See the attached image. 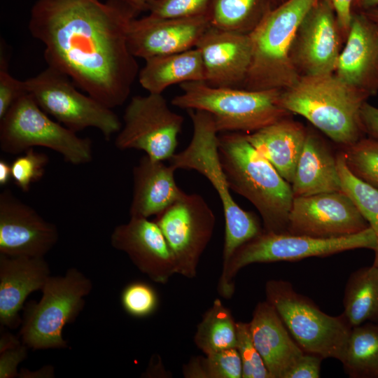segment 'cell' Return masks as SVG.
<instances>
[{"label":"cell","instance_id":"6da1fadb","mask_svg":"<svg viewBox=\"0 0 378 378\" xmlns=\"http://www.w3.org/2000/svg\"><path fill=\"white\" fill-rule=\"evenodd\" d=\"M140 12L122 0H36L28 27L43 43L48 66L113 108L125 103L139 72L127 34Z\"/></svg>","mask_w":378,"mask_h":378},{"label":"cell","instance_id":"7a4b0ae2","mask_svg":"<svg viewBox=\"0 0 378 378\" xmlns=\"http://www.w3.org/2000/svg\"><path fill=\"white\" fill-rule=\"evenodd\" d=\"M218 150L230 188L257 209L263 231L286 232L294 197L291 184L249 143L245 133L218 136Z\"/></svg>","mask_w":378,"mask_h":378},{"label":"cell","instance_id":"3957f363","mask_svg":"<svg viewBox=\"0 0 378 378\" xmlns=\"http://www.w3.org/2000/svg\"><path fill=\"white\" fill-rule=\"evenodd\" d=\"M368 98L330 74L300 76L293 86L281 90L279 104L343 147L363 137L360 109Z\"/></svg>","mask_w":378,"mask_h":378},{"label":"cell","instance_id":"277c9868","mask_svg":"<svg viewBox=\"0 0 378 378\" xmlns=\"http://www.w3.org/2000/svg\"><path fill=\"white\" fill-rule=\"evenodd\" d=\"M193 127L189 145L169 160L175 169H193L204 175L218 192L223 208L225 230L223 251L224 272L237 249L260 234L263 229L258 217L242 209L230 192L218 155V132L212 115L204 111L187 110Z\"/></svg>","mask_w":378,"mask_h":378},{"label":"cell","instance_id":"5b68a950","mask_svg":"<svg viewBox=\"0 0 378 378\" xmlns=\"http://www.w3.org/2000/svg\"><path fill=\"white\" fill-rule=\"evenodd\" d=\"M318 0H286L271 8L249 34L252 59L242 89L283 90L300 76L290 58L297 30Z\"/></svg>","mask_w":378,"mask_h":378},{"label":"cell","instance_id":"8992f818","mask_svg":"<svg viewBox=\"0 0 378 378\" xmlns=\"http://www.w3.org/2000/svg\"><path fill=\"white\" fill-rule=\"evenodd\" d=\"M180 87L183 92L172 99V104L209 113L218 132L250 134L290 115L279 104L280 90L213 87L204 81L186 82Z\"/></svg>","mask_w":378,"mask_h":378},{"label":"cell","instance_id":"52a82bcc","mask_svg":"<svg viewBox=\"0 0 378 378\" xmlns=\"http://www.w3.org/2000/svg\"><path fill=\"white\" fill-rule=\"evenodd\" d=\"M92 287V281L76 267L63 276H50L41 299L24 304L19 332L22 342L33 350L69 348L63 329L76 320Z\"/></svg>","mask_w":378,"mask_h":378},{"label":"cell","instance_id":"ba28073f","mask_svg":"<svg viewBox=\"0 0 378 378\" xmlns=\"http://www.w3.org/2000/svg\"><path fill=\"white\" fill-rule=\"evenodd\" d=\"M377 240L370 227L357 234L336 238H315L288 232H262L239 246L220 274L218 293L230 299L234 292V279L244 267L253 263L295 261L310 257H326L356 248L374 250Z\"/></svg>","mask_w":378,"mask_h":378},{"label":"cell","instance_id":"9c48e42d","mask_svg":"<svg viewBox=\"0 0 378 378\" xmlns=\"http://www.w3.org/2000/svg\"><path fill=\"white\" fill-rule=\"evenodd\" d=\"M265 294L267 301L305 353L342 361L352 329L343 314L337 316L326 314L284 280L268 281Z\"/></svg>","mask_w":378,"mask_h":378},{"label":"cell","instance_id":"30bf717a","mask_svg":"<svg viewBox=\"0 0 378 378\" xmlns=\"http://www.w3.org/2000/svg\"><path fill=\"white\" fill-rule=\"evenodd\" d=\"M34 146L51 149L72 164L92 160V141L50 119L27 92L0 120V148L3 152L19 154Z\"/></svg>","mask_w":378,"mask_h":378},{"label":"cell","instance_id":"8fae6325","mask_svg":"<svg viewBox=\"0 0 378 378\" xmlns=\"http://www.w3.org/2000/svg\"><path fill=\"white\" fill-rule=\"evenodd\" d=\"M24 83L43 111L76 133L94 127L110 140L122 127L112 108L78 91L71 79L60 71L48 66Z\"/></svg>","mask_w":378,"mask_h":378},{"label":"cell","instance_id":"7c38bea8","mask_svg":"<svg viewBox=\"0 0 378 378\" xmlns=\"http://www.w3.org/2000/svg\"><path fill=\"white\" fill-rule=\"evenodd\" d=\"M115 146L143 150L150 158L169 160L178 146L184 118L172 111L162 94L134 96L123 115Z\"/></svg>","mask_w":378,"mask_h":378},{"label":"cell","instance_id":"4fadbf2b","mask_svg":"<svg viewBox=\"0 0 378 378\" xmlns=\"http://www.w3.org/2000/svg\"><path fill=\"white\" fill-rule=\"evenodd\" d=\"M154 221L174 254L177 274L194 278L216 223V216L207 202L200 195L184 192Z\"/></svg>","mask_w":378,"mask_h":378},{"label":"cell","instance_id":"5bb4252c","mask_svg":"<svg viewBox=\"0 0 378 378\" xmlns=\"http://www.w3.org/2000/svg\"><path fill=\"white\" fill-rule=\"evenodd\" d=\"M370 225L343 191L293 197L287 232L315 238L357 234Z\"/></svg>","mask_w":378,"mask_h":378},{"label":"cell","instance_id":"9a60e30c","mask_svg":"<svg viewBox=\"0 0 378 378\" xmlns=\"http://www.w3.org/2000/svg\"><path fill=\"white\" fill-rule=\"evenodd\" d=\"M344 38L329 0H318L301 22L290 58L300 76L334 74Z\"/></svg>","mask_w":378,"mask_h":378},{"label":"cell","instance_id":"2e32d148","mask_svg":"<svg viewBox=\"0 0 378 378\" xmlns=\"http://www.w3.org/2000/svg\"><path fill=\"white\" fill-rule=\"evenodd\" d=\"M57 227L10 190L0 194V254L44 257L57 244Z\"/></svg>","mask_w":378,"mask_h":378},{"label":"cell","instance_id":"e0dca14e","mask_svg":"<svg viewBox=\"0 0 378 378\" xmlns=\"http://www.w3.org/2000/svg\"><path fill=\"white\" fill-rule=\"evenodd\" d=\"M211 27L208 15L161 18L150 15L134 18L130 23L127 42L131 53L145 60L195 48Z\"/></svg>","mask_w":378,"mask_h":378},{"label":"cell","instance_id":"ac0fdd59","mask_svg":"<svg viewBox=\"0 0 378 378\" xmlns=\"http://www.w3.org/2000/svg\"><path fill=\"white\" fill-rule=\"evenodd\" d=\"M111 244L125 253L142 273L156 283L166 284L177 273L174 254L155 221L130 217L127 223L114 228Z\"/></svg>","mask_w":378,"mask_h":378},{"label":"cell","instance_id":"d6986e66","mask_svg":"<svg viewBox=\"0 0 378 378\" xmlns=\"http://www.w3.org/2000/svg\"><path fill=\"white\" fill-rule=\"evenodd\" d=\"M195 48L202 59L206 84L213 87L242 88L252 59L249 34L211 26Z\"/></svg>","mask_w":378,"mask_h":378},{"label":"cell","instance_id":"ffe728a7","mask_svg":"<svg viewBox=\"0 0 378 378\" xmlns=\"http://www.w3.org/2000/svg\"><path fill=\"white\" fill-rule=\"evenodd\" d=\"M335 74L369 97L378 92V23L354 12Z\"/></svg>","mask_w":378,"mask_h":378},{"label":"cell","instance_id":"44dd1931","mask_svg":"<svg viewBox=\"0 0 378 378\" xmlns=\"http://www.w3.org/2000/svg\"><path fill=\"white\" fill-rule=\"evenodd\" d=\"M51 276L43 257L0 254V324L10 329L22 323L20 312L27 298L41 290Z\"/></svg>","mask_w":378,"mask_h":378},{"label":"cell","instance_id":"7402d4cb","mask_svg":"<svg viewBox=\"0 0 378 378\" xmlns=\"http://www.w3.org/2000/svg\"><path fill=\"white\" fill-rule=\"evenodd\" d=\"M254 344L271 378H286L304 351L290 335L274 307L259 302L249 323Z\"/></svg>","mask_w":378,"mask_h":378},{"label":"cell","instance_id":"603a6c76","mask_svg":"<svg viewBox=\"0 0 378 378\" xmlns=\"http://www.w3.org/2000/svg\"><path fill=\"white\" fill-rule=\"evenodd\" d=\"M175 170L146 154L141 158L132 169L130 217L157 216L184 192L175 181Z\"/></svg>","mask_w":378,"mask_h":378},{"label":"cell","instance_id":"cb8c5ba5","mask_svg":"<svg viewBox=\"0 0 378 378\" xmlns=\"http://www.w3.org/2000/svg\"><path fill=\"white\" fill-rule=\"evenodd\" d=\"M307 132L302 124L288 116L245 135L249 143L291 184Z\"/></svg>","mask_w":378,"mask_h":378},{"label":"cell","instance_id":"d4e9b609","mask_svg":"<svg viewBox=\"0 0 378 378\" xmlns=\"http://www.w3.org/2000/svg\"><path fill=\"white\" fill-rule=\"evenodd\" d=\"M291 187L294 197L342 190L337 154L312 131L307 132Z\"/></svg>","mask_w":378,"mask_h":378},{"label":"cell","instance_id":"484cf974","mask_svg":"<svg viewBox=\"0 0 378 378\" xmlns=\"http://www.w3.org/2000/svg\"><path fill=\"white\" fill-rule=\"evenodd\" d=\"M145 61L138 78L141 87L148 93L162 94L174 84L205 80L202 59L196 48Z\"/></svg>","mask_w":378,"mask_h":378},{"label":"cell","instance_id":"4316f807","mask_svg":"<svg viewBox=\"0 0 378 378\" xmlns=\"http://www.w3.org/2000/svg\"><path fill=\"white\" fill-rule=\"evenodd\" d=\"M343 314L353 328L366 322L378 323V267L354 271L346 284Z\"/></svg>","mask_w":378,"mask_h":378},{"label":"cell","instance_id":"83f0119b","mask_svg":"<svg viewBox=\"0 0 378 378\" xmlns=\"http://www.w3.org/2000/svg\"><path fill=\"white\" fill-rule=\"evenodd\" d=\"M341 363L351 378H378V323L352 328Z\"/></svg>","mask_w":378,"mask_h":378},{"label":"cell","instance_id":"f1b7e54d","mask_svg":"<svg viewBox=\"0 0 378 378\" xmlns=\"http://www.w3.org/2000/svg\"><path fill=\"white\" fill-rule=\"evenodd\" d=\"M270 9L267 0H211L207 15L213 27L249 34Z\"/></svg>","mask_w":378,"mask_h":378},{"label":"cell","instance_id":"f546056e","mask_svg":"<svg viewBox=\"0 0 378 378\" xmlns=\"http://www.w3.org/2000/svg\"><path fill=\"white\" fill-rule=\"evenodd\" d=\"M194 341L205 355L237 347V323L219 299L204 313Z\"/></svg>","mask_w":378,"mask_h":378},{"label":"cell","instance_id":"4dcf8cb0","mask_svg":"<svg viewBox=\"0 0 378 378\" xmlns=\"http://www.w3.org/2000/svg\"><path fill=\"white\" fill-rule=\"evenodd\" d=\"M337 164L342 190L352 200L374 232L377 246L372 265L378 267V189L351 172L341 150L337 153Z\"/></svg>","mask_w":378,"mask_h":378},{"label":"cell","instance_id":"1f68e13d","mask_svg":"<svg viewBox=\"0 0 378 378\" xmlns=\"http://www.w3.org/2000/svg\"><path fill=\"white\" fill-rule=\"evenodd\" d=\"M195 357L183 367L188 378H241L242 363L237 348Z\"/></svg>","mask_w":378,"mask_h":378},{"label":"cell","instance_id":"d6a6232c","mask_svg":"<svg viewBox=\"0 0 378 378\" xmlns=\"http://www.w3.org/2000/svg\"><path fill=\"white\" fill-rule=\"evenodd\" d=\"M346 164L357 178L378 189V140L368 136L341 147Z\"/></svg>","mask_w":378,"mask_h":378},{"label":"cell","instance_id":"836d02e7","mask_svg":"<svg viewBox=\"0 0 378 378\" xmlns=\"http://www.w3.org/2000/svg\"><path fill=\"white\" fill-rule=\"evenodd\" d=\"M120 302L130 315L143 318L153 314L158 306L155 290L143 281H133L126 285L120 295Z\"/></svg>","mask_w":378,"mask_h":378},{"label":"cell","instance_id":"e575fe53","mask_svg":"<svg viewBox=\"0 0 378 378\" xmlns=\"http://www.w3.org/2000/svg\"><path fill=\"white\" fill-rule=\"evenodd\" d=\"M236 348L241 360L243 378H271L253 341L249 323H237Z\"/></svg>","mask_w":378,"mask_h":378},{"label":"cell","instance_id":"d590c367","mask_svg":"<svg viewBox=\"0 0 378 378\" xmlns=\"http://www.w3.org/2000/svg\"><path fill=\"white\" fill-rule=\"evenodd\" d=\"M18 156L11 163L12 178L23 192H27L31 186L43 176L48 157L46 153L31 148Z\"/></svg>","mask_w":378,"mask_h":378},{"label":"cell","instance_id":"8d00e7d4","mask_svg":"<svg viewBox=\"0 0 378 378\" xmlns=\"http://www.w3.org/2000/svg\"><path fill=\"white\" fill-rule=\"evenodd\" d=\"M211 0H153L149 15L161 18H183L208 14Z\"/></svg>","mask_w":378,"mask_h":378},{"label":"cell","instance_id":"74e56055","mask_svg":"<svg viewBox=\"0 0 378 378\" xmlns=\"http://www.w3.org/2000/svg\"><path fill=\"white\" fill-rule=\"evenodd\" d=\"M27 92L24 80H19L10 74L4 51L2 52L1 50L0 120L4 118L14 102Z\"/></svg>","mask_w":378,"mask_h":378},{"label":"cell","instance_id":"f35d334b","mask_svg":"<svg viewBox=\"0 0 378 378\" xmlns=\"http://www.w3.org/2000/svg\"><path fill=\"white\" fill-rule=\"evenodd\" d=\"M28 347L21 341L0 351V378L19 377L18 365L27 357Z\"/></svg>","mask_w":378,"mask_h":378},{"label":"cell","instance_id":"ab89813d","mask_svg":"<svg viewBox=\"0 0 378 378\" xmlns=\"http://www.w3.org/2000/svg\"><path fill=\"white\" fill-rule=\"evenodd\" d=\"M322 360L318 355L304 352L286 378H319Z\"/></svg>","mask_w":378,"mask_h":378},{"label":"cell","instance_id":"60d3db41","mask_svg":"<svg viewBox=\"0 0 378 378\" xmlns=\"http://www.w3.org/2000/svg\"><path fill=\"white\" fill-rule=\"evenodd\" d=\"M335 10L340 27L346 40L354 11L355 0H329Z\"/></svg>","mask_w":378,"mask_h":378},{"label":"cell","instance_id":"b9f144b4","mask_svg":"<svg viewBox=\"0 0 378 378\" xmlns=\"http://www.w3.org/2000/svg\"><path fill=\"white\" fill-rule=\"evenodd\" d=\"M360 120L365 134L378 140V108L365 102L360 109Z\"/></svg>","mask_w":378,"mask_h":378},{"label":"cell","instance_id":"7bdbcfd3","mask_svg":"<svg viewBox=\"0 0 378 378\" xmlns=\"http://www.w3.org/2000/svg\"><path fill=\"white\" fill-rule=\"evenodd\" d=\"M54 377V368L51 365H47L43 367V368L38 370L37 371L30 372L27 369H22L19 372V377Z\"/></svg>","mask_w":378,"mask_h":378},{"label":"cell","instance_id":"ee69618b","mask_svg":"<svg viewBox=\"0 0 378 378\" xmlns=\"http://www.w3.org/2000/svg\"><path fill=\"white\" fill-rule=\"evenodd\" d=\"M12 178L11 164L4 159L0 160V186H4Z\"/></svg>","mask_w":378,"mask_h":378},{"label":"cell","instance_id":"f6af8a7d","mask_svg":"<svg viewBox=\"0 0 378 378\" xmlns=\"http://www.w3.org/2000/svg\"><path fill=\"white\" fill-rule=\"evenodd\" d=\"M354 6L358 12H367L378 8V0H355Z\"/></svg>","mask_w":378,"mask_h":378},{"label":"cell","instance_id":"bcb514c9","mask_svg":"<svg viewBox=\"0 0 378 378\" xmlns=\"http://www.w3.org/2000/svg\"><path fill=\"white\" fill-rule=\"evenodd\" d=\"M133 6L136 7L141 12L143 10H147L148 5L153 0H122Z\"/></svg>","mask_w":378,"mask_h":378},{"label":"cell","instance_id":"7dc6e473","mask_svg":"<svg viewBox=\"0 0 378 378\" xmlns=\"http://www.w3.org/2000/svg\"><path fill=\"white\" fill-rule=\"evenodd\" d=\"M363 13V12H362ZM368 18L378 23V8L363 12Z\"/></svg>","mask_w":378,"mask_h":378}]
</instances>
